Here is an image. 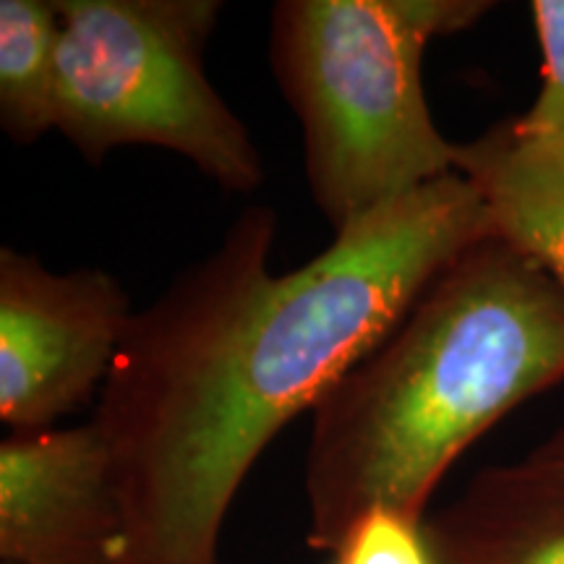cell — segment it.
I'll return each mask as SVG.
<instances>
[{
    "instance_id": "cell-11",
    "label": "cell",
    "mask_w": 564,
    "mask_h": 564,
    "mask_svg": "<svg viewBox=\"0 0 564 564\" xmlns=\"http://www.w3.org/2000/svg\"><path fill=\"white\" fill-rule=\"evenodd\" d=\"M335 564H434V554L423 520L371 510L345 535Z\"/></svg>"
},
{
    "instance_id": "cell-4",
    "label": "cell",
    "mask_w": 564,
    "mask_h": 564,
    "mask_svg": "<svg viewBox=\"0 0 564 564\" xmlns=\"http://www.w3.org/2000/svg\"><path fill=\"white\" fill-rule=\"evenodd\" d=\"M61 131L91 165L118 147H160L232 194L264 183L249 129L212 87L204 47L217 0H53Z\"/></svg>"
},
{
    "instance_id": "cell-10",
    "label": "cell",
    "mask_w": 564,
    "mask_h": 564,
    "mask_svg": "<svg viewBox=\"0 0 564 564\" xmlns=\"http://www.w3.org/2000/svg\"><path fill=\"white\" fill-rule=\"evenodd\" d=\"M531 17L544 55L541 89L531 108L512 121L518 131L564 147V0H533Z\"/></svg>"
},
{
    "instance_id": "cell-7",
    "label": "cell",
    "mask_w": 564,
    "mask_h": 564,
    "mask_svg": "<svg viewBox=\"0 0 564 564\" xmlns=\"http://www.w3.org/2000/svg\"><path fill=\"white\" fill-rule=\"evenodd\" d=\"M434 564H564V426L423 518Z\"/></svg>"
},
{
    "instance_id": "cell-3",
    "label": "cell",
    "mask_w": 564,
    "mask_h": 564,
    "mask_svg": "<svg viewBox=\"0 0 564 564\" xmlns=\"http://www.w3.org/2000/svg\"><path fill=\"white\" fill-rule=\"evenodd\" d=\"M489 0H280L270 61L303 133L316 207L343 232L457 173L423 91L429 42L470 30Z\"/></svg>"
},
{
    "instance_id": "cell-9",
    "label": "cell",
    "mask_w": 564,
    "mask_h": 564,
    "mask_svg": "<svg viewBox=\"0 0 564 564\" xmlns=\"http://www.w3.org/2000/svg\"><path fill=\"white\" fill-rule=\"evenodd\" d=\"M58 37L53 0H0V126L17 144L55 129Z\"/></svg>"
},
{
    "instance_id": "cell-6",
    "label": "cell",
    "mask_w": 564,
    "mask_h": 564,
    "mask_svg": "<svg viewBox=\"0 0 564 564\" xmlns=\"http://www.w3.org/2000/svg\"><path fill=\"white\" fill-rule=\"evenodd\" d=\"M123 512L95 423L0 442V562L118 564Z\"/></svg>"
},
{
    "instance_id": "cell-8",
    "label": "cell",
    "mask_w": 564,
    "mask_h": 564,
    "mask_svg": "<svg viewBox=\"0 0 564 564\" xmlns=\"http://www.w3.org/2000/svg\"><path fill=\"white\" fill-rule=\"evenodd\" d=\"M457 173L478 188L494 232L564 288V147L505 118L457 144Z\"/></svg>"
},
{
    "instance_id": "cell-2",
    "label": "cell",
    "mask_w": 564,
    "mask_h": 564,
    "mask_svg": "<svg viewBox=\"0 0 564 564\" xmlns=\"http://www.w3.org/2000/svg\"><path fill=\"white\" fill-rule=\"evenodd\" d=\"M564 382V288L497 232L429 282L312 411L306 541L337 554L371 510L426 518L457 457Z\"/></svg>"
},
{
    "instance_id": "cell-5",
    "label": "cell",
    "mask_w": 564,
    "mask_h": 564,
    "mask_svg": "<svg viewBox=\"0 0 564 564\" xmlns=\"http://www.w3.org/2000/svg\"><path fill=\"white\" fill-rule=\"evenodd\" d=\"M129 295L102 270L53 272L0 249V421L51 429L102 390L131 324Z\"/></svg>"
},
{
    "instance_id": "cell-1",
    "label": "cell",
    "mask_w": 564,
    "mask_h": 564,
    "mask_svg": "<svg viewBox=\"0 0 564 564\" xmlns=\"http://www.w3.org/2000/svg\"><path fill=\"white\" fill-rule=\"evenodd\" d=\"M489 236L478 188L449 173L274 274L278 215L246 207L131 316L100 390L91 423L121 499L118 564H220L232 499L274 436Z\"/></svg>"
}]
</instances>
